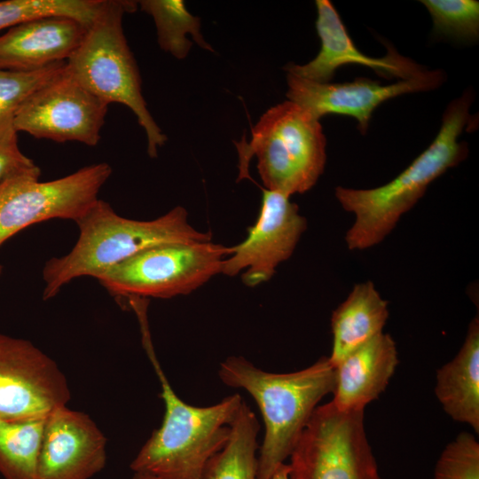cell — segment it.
Returning a JSON list of instances; mask_svg holds the SVG:
<instances>
[{
  "instance_id": "obj_1",
  "label": "cell",
  "mask_w": 479,
  "mask_h": 479,
  "mask_svg": "<svg viewBox=\"0 0 479 479\" xmlns=\"http://www.w3.org/2000/svg\"><path fill=\"white\" fill-rule=\"evenodd\" d=\"M472 100L471 91L467 90L452 101L434 141L389 183L371 189L335 188L340 205L355 216L345 235L349 250H364L384 240L402 216L424 195L428 185L467 157V145L458 139L471 123Z\"/></svg>"
},
{
  "instance_id": "obj_2",
  "label": "cell",
  "mask_w": 479,
  "mask_h": 479,
  "mask_svg": "<svg viewBox=\"0 0 479 479\" xmlns=\"http://www.w3.org/2000/svg\"><path fill=\"white\" fill-rule=\"evenodd\" d=\"M79 237L65 255L48 260L43 269V299L56 296L73 279H98L113 266L149 247L169 243L211 241L210 232L194 229L187 212L176 207L150 221L119 216L111 205L98 200L76 222Z\"/></svg>"
},
{
  "instance_id": "obj_3",
  "label": "cell",
  "mask_w": 479,
  "mask_h": 479,
  "mask_svg": "<svg viewBox=\"0 0 479 479\" xmlns=\"http://www.w3.org/2000/svg\"><path fill=\"white\" fill-rule=\"evenodd\" d=\"M218 374L230 387L244 389L263 415L265 434L257 456V479H270L291 455L319 401L333 393L335 369L328 357L298 372L263 371L242 357H230Z\"/></svg>"
},
{
  "instance_id": "obj_4",
  "label": "cell",
  "mask_w": 479,
  "mask_h": 479,
  "mask_svg": "<svg viewBox=\"0 0 479 479\" xmlns=\"http://www.w3.org/2000/svg\"><path fill=\"white\" fill-rule=\"evenodd\" d=\"M141 326L144 346L161 382L165 413L161 426L142 446L130 468L157 479H201L208 462L226 444L244 401L237 393L206 407L181 400L156 358L146 321Z\"/></svg>"
},
{
  "instance_id": "obj_5",
  "label": "cell",
  "mask_w": 479,
  "mask_h": 479,
  "mask_svg": "<svg viewBox=\"0 0 479 479\" xmlns=\"http://www.w3.org/2000/svg\"><path fill=\"white\" fill-rule=\"evenodd\" d=\"M137 3L101 0L83 40L66 62V70L106 105L128 106L145 130L147 153L154 158L167 137L148 111L139 70L122 28L124 13L136 11Z\"/></svg>"
},
{
  "instance_id": "obj_6",
  "label": "cell",
  "mask_w": 479,
  "mask_h": 479,
  "mask_svg": "<svg viewBox=\"0 0 479 479\" xmlns=\"http://www.w3.org/2000/svg\"><path fill=\"white\" fill-rule=\"evenodd\" d=\"M326 146L319 120L290 100L279 103L252 128L250 143L237 144L239 179L249 178L248 163L255 155L265 189L288 197L303 193L324 172Z\"/></svg>"
},
{
  "instance_id": "obj_7",
  "label": "cell",
  "mask_w": 479,
  "mask_h": 479,
  "mask_svg": "<svg viewBox=\"0 0 479 479\" xmlns=\"http://www.w3.org/2000/svg\"><path fill=\"white\" fill-rule=\"evenodd\" d=\"M233 247L211 241L169 243L138 252L97 279L113 295L130 300L171 298L196 290L221 273Z\"/></svg>"
},
{
  "instance_id": "obj_8",
  "label": "cell",
  "mask_w": 479,
  "mask_h": 479,
  "mask_svg": "<svg viewBox=\"0 0 479 479\" xmlns=\"http://www.w3.org/2000/svg\"><path fill=\"white\" fill-rule=\"evenodd\" d=\"M293 479H381L367 441L364 410L318 406L291 455Z\"/></svg>"
},
{
  "instance_id": "obj_9",
  "label": "cell",
  "mask_w": 479,
  "mask_h": 479,
  "mask_svg": "<svg viewBox=\"0 0 479 479\" xmlns=\"http://www.w3.org/2000/svg\"><path fill=\"white\" fill-rule=\"evenodd\" d=\"M41 170L12 177L0 185V246L23 229L49 219L75 223L98 200L112 175L106 162L95 163L51 181Z\"/></svg>"
},
{
  "instance_id": "obj_10",
  "label": "cell",
  "mask_w": 479,
  "mask_h": 479,
  "mask_svg": "<svg viewBox=\"0 0 479 479\" xmlns=\"http://www.w3.org/2000/svg\"><path fill=\"white\" fill-rule=\"evenodd\" d=\"M107 106L64 70L32 94L19 109L14 130L56 142L95 146Z\"/></svg>"
},
{
  "instance_id": "obj_11",
  "label": "cell",
  "mask_w": 479,
  "mask_h": 479,
  "mask_svg": "<svg viewBox=\"0 0 479 479\" xmlns=\"http://www.w3.org/2000/svg\"><path fill=\"white\" fill-rule=\"evenodd\" d=\"M71 394L57 364L29 341L0 334V420L46 418Z\"/></svg>"
},
{
  "instance_id": "obj_12",
  "label": "cell",
  "mask_w": 479,
  "mask_h": 479,
  "mask_svg": "<svg viewBox=\"0 0 479 479\" xmlns=\"http://www.w3.org/2000/svg\"><path fill=\"white\" fill-rule=\"evenodd\" d=\"M262 206L255 224L247 228V237L233 247L224 259L221 273L234 277L246 270L242 281L255 287L268 281L279 263L294 253L307 228L306 218L290 197L262 189Z\"/></svg>"
},
{
  "instance_id": "obj_13",
  "label": "cell",
  "mask_w": 479,
  "mask_h": 479,
  "mask_svg": "<svg viewBox=\"0 0 479 479\" xmlns=\"http://www.w3.org/2000/svg\"><path fill=\"white\" fill-rule=\"evenodd\" d=\"M288 99L319 120L328 114L355 118L358 130L365 134L373 112L383 102L397 96L437 88L442 81L441 71H430L424 77L401 80L381 85L377 81L357 78L346 82H315L292 74L287 76Z\"/></svg>"
},
{
  "instance_id": "obj_14",
  "label": "cell",
  "mask_w": 479,
  "mask_h": 479,
  "mask_svg": "<svg viewBox=\"0 0 479 479\" xmlns=\"http://www.w3.org/2000/svg\"><path fill=\"white\" fill-rule=\"evenodd\" d=\"M106 438L84 412L54 409L44 425L37 479H90L106 462Z\"/></svg>"
},
{
  "instance_id": "obj_15",
  "label": "cell",
  "mask_w": 479,
  "mask_h": 479,
  "mask_svg": "<svg viewBox=\"0 0 479 479\" xmlns=\"http://www.w3.org/2000/svg\"><path fill=\"white\" fill-rule=\"evenodd\" d=\"M316 29L321 41L319 52L305 65L290 63L288 74L319 83L330 82L335 71L345 64H359L373 69L386 78L401 80L427 76L430 71L400 55L392 46L382 58L361 52L353 43L336 9L328 0H317Z\"/></svg>"
},
{
  "instance_id": "obj_16",
  "label": "cell",
  "mask_w": 479,
  "mask_h": 479,
  "mask_svg": "<svg viewBox=\"0 0 479 479\" xmlns=\"http://www.w3.org/2000/svg\"><path fill=\"white\" fill-rule=\"evenodd\" d=\"M90 24L60 15L17 24L0 35V68L30 72L67 61Z\"/></svg>"
},
{
  "instance_id": "obj_17",
  "label": "cell",
  "mask_w": 479,
  "mask_h": 479,
  "mask_svg": "<svg viewBox=\"0 0 479 479\" xmlns=\"http://www.w3.org/2000/svg\"><path fill=\"white\" fill-rule=\"evenodd\" d=\"M397 364L396 342L381 333L334 365L331 402L342 412L364 410L385 390Z\"/></svg>"
},
{
  "instance_id": "obj_18",
  "label": "cell",
  "mask_w": 479,
  "mask_h": 479,
  "mask_svg": "<svg viewBox=\"0 0 479 479\" xmlns=\"http://www.w3.org/2000/svg\"><path fill=\"white\" fill-rule=\"evenodd\" d=\"M435 393L453 420L479 432V318L468 325L465 342L455 357L436 373Z\"/></svg>"
},
{
  "instance_id": "obj_19",
  "label": "cell",
  "mask_w": 479,
  "mask_h": 479,
  "mask_svg": "<svg viewBox=\"0 0 479 479\" xmlns=\"http://www.w3.org/2000/svg\"><path fill=\"white\" fill-rule=\"evenodd\" d=\"M389 314L388 302L371 280L356 284L332 314L333 347L328 357L333 365L383 333Z\"/></svg>"
},
{
  "instance_id": "obj_20",
  "label": "cell",
  "mask_w": 479,
  "mask_h": 479,
  "mask_svg": "<svg viewBox=\"0 0 479 479\" xmlns=\"http://www.w3.org/2000/svg\"><path fill=\"white\" fill-rule=\"evenodd\" d=\"M259 423L242 403L224 446L208 462L201 479H257Z\"/></svg>"
},
{
  "instance_id": "obj_21",
  "label": "cell",
  "mask_w": 479,
  "mask_h": 479,
  "mask_svg": "<svg viewBox=\"0 0 479 479\" xmlns=\"http://www.w3.org/2000/svg\"><path fill=\"white\" fill-rule=\"evenodd\" d=\"M45 420H0V474L4 479H37Z\"/></svg>"
},
{
  "instance_id": "obj_22",
  "label": "cell",
  "mask_w": 479,
  "mask_h": 479,
  "mask_svg": "<svg viewBox=\"0 0 479 479\" xmlns=\"http://www.w3.org/2000/svg\"><path fill=\"white\" fill-rule=\"evenodd\" d=\"M140 9L150 14L157 28L160 47L178 59H185L192 46L186 37L192 39L203 49L213 51L200 31V19L192 16L182 0H142Z\"/></svg>"
},
{
  "instance_id": "obj_23",
  "label": "cell",
  "mask_w": 479,
  "mask_h": 479,
  "mask_svg": "<svg viewBox=\"0 0 479 479\" xmlns=\"http://www.w3.org/2000/svg\"><path fill=\"white\" fill-rule=\"evenodd\" d=\"M66 62L30 72L0 68V138L14 130L15 116L25 101L60 74Z\"/></svg>"
},
{
  "instance_id": "obj_24",
  "label": "cell",
  "mask_w": 479,
  "mask_h": 479,
  "mask_svg": "<svg viewBox=\"0 0 479 479\" xmlns=\"http://www.w3.org/2000/svg\"><path fill=\"white\" fill-rule=\"evenodd\" d=\"M101 0H4L0 1V30L21 22L52 15L75 18L90 24Z\"/></svg>"
},
{
  "instance_id": "obj_25",
  "label": "cell",
  "mask_w": 479,
  "mask_h": 479,
  "mask_svg": "<svg viewBox=\"0 0 479 479\" xmlns=\"http://www.w3.org/2000/svg\"><path fill=\"white\" fill-rule=\"evenodd\" d=\"M434 30L440 34L475 39L479 34V2L475 0H422Z\"/></svg>"
},
{
  "instance_id": "obj_26",
  "label": "cell",
  "mask_w": 479,
  "mask_h": 479,
  "mask_svg": "<svg viewBox=\"0 0 479 479\" xmlns=\"http://www.w3.org/2000/svg\"><path fill=\"white\" fill-rule=\"evenodd\" d=\"M433 479H479V443L473 434L461 432L445 446Z\"/></svg>"
},
{
  "instance_id": "obj_27",
  "label": "cell",
  "mask_w": 479,
  "mask_h": 479,
  "mask_svg": "<svg viewBox=\"0 0 479 479\" xmlns=\"http://www.w3.org/2000/svg\"><path fill=\"white\" fill-rule=\"evenodd\" d=\"M36 171L40 168L21 152L15 130L0 138V185L16 176Z\"/></svg>"
},
{
  "instance_id": "obj_28",
  "label": "cell",
  "mask_w": 479,
  "mask_h": 479,
  "mask_svg": "<svg viewBox=\"0 0 479 479\" xmlns=\"http://www.w3.org/2000/svg\"><path fill=\"white\" fill-rule=\"evenodd\" d=\"M290 471L289 464L283 463L278 467L270 479H293Z\"/></svg>"
},
{
  "instance_id": "obj_29",
  "label": "cell",
  "mask_w": 479,
  "mask_h": 479,
  "mask_svg": "<svg viewBox=\"0 0 479 479\" xmlns=\"http://www.w3.org/2000/svg\"><path fill=\"white\" fill-rule=\"evenodd\" d=\"M131 479H157V478L147 474L134 473V475L131 477Z\"/></svg>"
},
{
  "instance_id": "obj_30",
  "label": "cell",
  "mask_w": 479,
  "mask_h": 479,
  "mask_svg": "<svg viewBox=\"0 0 479 479\" xmlns=\"http://www.w3.org/2000/svg\"><path fill=\"white\" fill-rule=\"evenodd\" d=\"M2 271H3V266L0 264V276L2 274Z\"/></svg>"
}]
</instances>
